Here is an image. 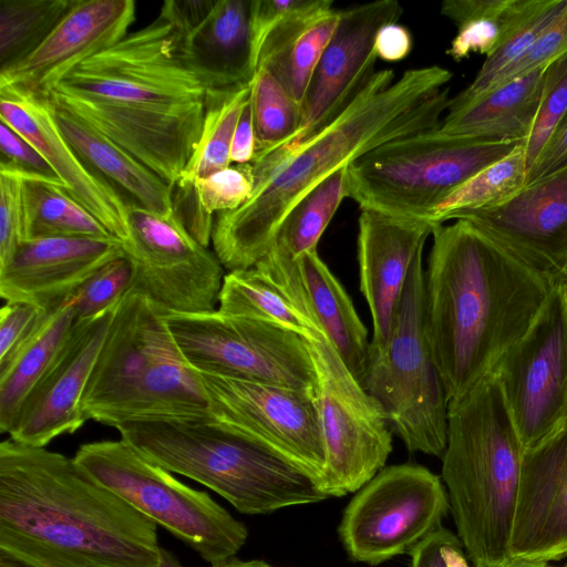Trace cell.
Wrapping results in <instances>:
<instances>
[{"mask_svg":"<svg viewBox=\"0 0 567 567\" xmlns=\"http://www.w3.org/2000/svg\"><path fill=\"white\" fill-rule=\"evenodd\" d=\"M453 74L440 65L374 71L328 125L250 164L255 187L239 208L215 215L214 252L228 271L255 267L271 249L290 209L343 166L393 140L440 127Z\"/></svg>","mask_w":567,"mask_h":567,"instance_id":"cell-1","label":"cell"},{"mask_svg":"<svg viewBox=\"0 0 567 567\" xmlns=\"http://www.w3.org/2000/svg\"><path fill=\"white\" fill-rule=\"evenodd\" d=\"M0 550L31 567H157V525L74 461L0 444Z\"/></svg>","mask_w":567,"mask_h":567,"instance_id":"cell-2","label":"cell"},{"mask_svg":"<svg viewBox=\"0 0 567 567\" xmlns=\"http://www.w3.org/2000/svg\"><path fill=\"white\" fill-rule=\"evenodd\" d=\"M425 271L426 329L449 401L491 373L555 282L464 219L439 224Z\"/></svg>","mask_w":567,"mask_h":567,"instance_id":"cell-3","label":"cell"},{"mask_svg":"<svg viewBox=\"0 0 567 567\" xmlns=\"http://www.w3.org/2000/svg\"><path fill=\"white\" fill-rule=\"evenodd\" d=\"M524 447L496 375L449 402L442 478L474 567L505 564Z\"/></svg>","mask_w":567,"mask_h":567,"instance_id":"cell-4","label":"cell"},{"mask_svg":"<svg viewBox=\"0 0 567 567\" xmlns=\"http://www.w3.org/2000/svg\"><path fill=\"white\" fill-rule=\"evenodd\" d=\"M130 290L117 305L82 399L87 420L124 423L209 417L210 404L165 319Z\"/></svg>","mask_w":567,"mask_h":567,"instance_id":"cell-5","label":"cell"},{"mask_svg":"<svg viewBox=\"0 0 567 567\" xmlns=\"http://www.w3.org/2000/svg\"><path fill=\"white\" fill-rule=\"evenodd\" d=\"M116 430L148 461L213 489L243 514L328 498L302 467L213 416L128 422Z\"/></svg>","mask_w":567,"mask_h":567,"instance_id":"cell-6","label":"cell"},{"mask_svg":"<svg viewBox=\"0 0 567 567\" xmlns=\"http://www.w3.org/2000/svg\"><path fill=\"white\" fill-rule=\"evenodd\" d=\"M523 143L447 135L437 128L393 140L348 164V197L360 209L429 220L446 196Z\"/></svg>","mask_w":567,"mask_h":567,"instance_id":"cell-7","label":"cell"},{"mask_svg":"<svg viewBox=\"0 0 567 567\" xmlns=\"http://www.w3.org/2000/svg\"><path fill=\"white\" fill-rule=\"evenodd\" d=\"M422 252L410 268L388 342L370 343L363 388L410 452L443 456L450 401L427 336Z\"/></svg>","mask_w":567,"mask_h":567,"instance_id":"cell-8","label":"cell"},{"mask_svg":"<svg viewBox=\"0 0 567 567\" xmlns=\"http://www.w3.org/2000/svg\"><path fill=\"white\" fill-rule=\"evenodd\" d=\"M75 463L212 566L235 557L248 530L207 492L194 489L124 440L82 444Z\"/></svg>","mask_w":567,"mask_h":567,"instance_id":"cell-9","label":"cell"},{"mask_svg":"<svg viewBox=\"0 0 567 567\" xmlns=\"http://www.w3.org/2000/svg\"><path fill=\"white\" fill-rule=\"evenodd\" d=\"M165 319L182 354L199 372L317 393L307 340L292 331L218 309Z\"/></svg>","mask_w":567,"mask_h":567,"instance_id":"cell-10","label":"cell"},{"mask_svg":"<svg viewBox=\"0 0 567 567\" xmlns=\"http://www.w3.org/2000/svg\"><path fill=\"white\" fill-rule=\"evenodd\" d=\"M52 90L152 106L204 103L207 94L182 58L179 32L161 13L79 63Z\"/></svg>","mask_w":567,"mask_h":567,"instance_id":"cell-11","label":"cell"},{"mask_svg":"<svg viewBox=\"0 0 567 567\" xmlns=\"http://www.w3.org/2000/svg\"><path fill=\"white\" fill-rule=\"evenodd\" d=\"M317 375V404L326 450L321 488L328 497L358 492L384 466L392 434L379 404L321 333L306 339Z\"/></svg>","mask_w":567,"mask_h":567,"instance_id":"cell-12","label":"cell"},{"mask_svg":"<svg viewBox=\"0 0 567 567\" xmlns=\"http://www.w3.org/2000/svg\"><path fill=\"white\" fill-rule=\"evenodd\" d=\"M449 508V495L437 475L421 465H393L358 491L338 530L352 560L377 566L409 554L442 526Z\"/></svg>","mask_w":567,"mask_h":567,"instance_id":"cell-13","label":"cell"},{"mask_svg":"<svg viewBox=\"0 0 567 567\" xmlns=\"http://www.w3.org/2000/svg\"><path fill=\"white\" fill-rule=\"evenodd\" d=\"M123 252L132 266V290L167 313L215 310L225 277L216 254L199 244L174 210L168 215L127 206Z\"/></svg>","mask_w":567,"mask_h":567,"instance_id":"cell-14","label":"cell"},{"mask_svg":"<svg viewBox=\"0 0 567 567\" xmlns=\"http://www.w3.org/2000/svg\"><path fill=\"white\" fill-rule=\"evenodd\" d=\"M524 450L567 423V285L557 282L528 331L492 371Z\"/></svg>","mask_w":567,"mask_h":567,"instance_id":"cell-15","label":"cell"},{"mask_svg":"<svg viewBox=\"0 0 567 567\" xmlns=\"http://www.w3.org/2000/svg\"><path fill=\"white\" fill-rule=\"evenodd\" d=\"M199 375L216 421L299 465L321 486L326 450L316 392L205 372Z\"/></svg>","mask_w":567,"mask_h":567,"instance_id":"cell-16","label":"cell"},{"mask_svg":"<svg viewBox=\"0 0 567 567\" xmlns=\"http://www.w3.org/2000/svg\"><path fill=\"white\" fill-rule=\"evenodd\" d=\"M51 103L73 113L174 187L200 137L204 103L123 104L50 91Z\"/></svg>","mask_w":567,"mask_h":567,"instance_id":"cell-17","label":"cell"},{"mask_svg":"<svg viewBox=\"0 0 567 567\" xmlns=\"http://www.w3.org/2000/svg\"><path fill=\"white\" fill-rule=\"evenodd\" d=\"M403 11L396 0L372 1L340 10L339 24L305 95L300 128L285 146L303 142L349 105L374 72V40L379 30L398 22Z\"/></svg>","mask_w":567,"mask_h":567,"instance_id":"cell-18","label":"cell"},{"mask_svg":"<svg viewBox=\"0 0 567 567\" xmlns=\"http://www.w3.org/2000/svg\"><path fill=\"white\" fill-rule=\"evenodd\" d=\"M454 219L470 221L524 264L559 282L567 268V165L497 206Z\"/></svg>","mask_w":567,"mask_h":567,"instance_id":"cell-19","label":"cell"},{"mask_svg":"<svg viewBox=\"0 0 567 567\" xmlns=\"http://www.w3.org/2000/svg\"><path fill=\"white\" fill-rule=\"evenodd\" d=\"M116 307L75 322L53 364L23 403L10 439L45 447L87 421L82 410L83 394Z\"/></svg>","mask_w":567,"mask_h":567,"instance_id":"cell-20","label":"cell"},{"mask_svg":"<svg viewBox=\"0 0 567 567\" xmlns=\"http://www.w3.org/2000/svg\"><path fill=\"white\" fill-rule=\"evenodd\" d=\"M508 554L547 563L567 557V423L524 450Z\"/></svg>","mask_w":567,"mask_h":567,"instance_id":"cell-21","label":"cell"},{"mask_svg":"<svg viewBox=\"0 0 567 567\" xmlns=\"http://www.w3.org/2000/svg\"><path fill=\"white\" fill-rule=\"evenodd\" d=\"M255 267L323 333L363 386L370 352L367 328L317 249L291 258L271 248Z\"/></svg>","mask_w":567,"mask_h":567,"instance_id":"cell-22","label":"cell"},{"mask_svg":"<svg viewBox=\"0 0 567 567\" xmlns=\"http://www.w3.org/2000/svg\"><path fill=\"white\" fill-rule=\"evenodd\" d=\"M135 14L133 0H74L33 52L0 70V84L48 94L79 63L125 37Z\"/></svg>","mask_w":567,"mask_h":567,"instance_id":"cell-23","label":"cell"},{"mask_svg":"<svg viewBox=\"0 0 567 567\" xmlns=\"http://www.w3.org/2000/svg\"><path fill=\"white\" fill-rule=\"evenodd\" d=\"M331 0H257L252 27L264 66L302 105L315 70L340 21ZM257 70V69H256Z\"/></svg>","mask_w":567,"mask_h":567,"instance_id":"cell-24","label":"cell"},{"mask_svg":"<svg viewBox=\"0 0 567 567\" xmlns=\"http://www.w3.org/2000/svg\"><path fill=\"white\" fill-rule=\"evenodd\" d=\"M0 121L30 141L43 155L66 192L115 238L128 235L127 206L81 161L56 126L45 96L0 84Z\"/></svg>","mask_w":567,"mask_h":567,"instance_id":"cell-25","label":"cell"},{"mask_svg":"<svg viewBox=\"0 0 567 567\" xmlns=\"http://www.w3.org/2000/svg\"><path fill=\"white\" fill-rule=\"evenodd\" d=\"M122 256L123 243L115 237L27 240L0 269V297L53 310L101 267Z\"/></svg>","mask_w":567,"mask_h":567,"instance_id":"cell-26","label":"cell"},{"mask_svg":"<svg viewBox=\"0 0 567 567\" xmlns=\"http://www.w3.org/2000/svg\"><path fill=\"white\" fill-rule=\"evenodd\" d=\"M434 226L424 219L361 209L360 290L372 317L371 346L383 347L388 342L410 268Z\"/></svg>","mask_w":567,"mask_h":567,"instance_id":"cell-27","label":"cell"},{"mask_svg":"<svg viewBox=\"0 0 567 567\" xmlns=\"http://www.w3.org/2000/svg\"><path fill=\"white\" fill-rule=\"evenodd\" d=\"M251 1L216 0L206 18L181 35L182 58L207 90L251 82L257 69Z\"/></svg>","mask_w":567,"mask_h":567,"instance_id":"cell-28","label":"cell"},{"mask_svg":"<svg viewBox=\"0 0 567 567\" xmlns=\"http://www.w3.org/2000/svg\"><path fill=\"white\" fill-rule=\"evenodd\" d=\"M48 102L58 128L81 161L115 190L126 206L135 205L161 215L173 212V186L90 124Z\"/></svg>","mask_w":567,"mask_h":567,"instance_id":"cell-29","label":"cell"},{"mask_svg":"<svg viewBox=\"0 0 567 567\" xmlns=\"http://www.w3.org/2000/svg\"><path fill=\"white\" fill-rule=\"evenodd\" d=\"M546 66L492 89L457 112L446 113L437 130L486 141L526 142L538 112Z\"/></svg>","mask_w":567,"mask_h":567,"instance_id":"cell-30","label":"cell"},{"mask_svg":"<svg viewBox=\"0 0 567 567\" xmlns=\"http://www.w3.org/2000/svg\"><path fill=\"white\" fill-rule=\"evenodd\" d=\"M76 322L71 299L53 309L39 330L0 368V430L10 433L30 393L53 364Z\"/></svg>","mask_w":567,"mask_h":567,"instance_id":"cell-31","label":"cell"},{"mask_svg":"<svg viewBox=\"0 0 567 567\" xmlns=\"http://www.w3.org/2000/svg\"><path fill=\"white\" fill-rule=\"evenodd\" d=\"M254 187L252 165L231 164L190 182L179 179L173 187V210L187 231L208 247L215 215L239 208L251 197Z\"/></svg>","mask_w":567,"mask_h":567,"instance_id":"cell-32","label":"cell"},{"mask_svg":"<svg viewBox=\"0 0 567 567\" xmlns=\"http://www.w3.org/2000/svg\"><path fill=\"white\" fill-rule=\"evenodd\" d=\"M539 0H445L441 13L457 25L446 54L491 55L536 10Z\"/></svg>","mask_w":567,"mask_h":567,"instance_id":"cell-33","label":"cell"},{"mask_svg":"<svg viewBox=\"0 0 567 567\" xmlns=\"http://www.w3.org/2000/svg\"><path fill=\"white\" fill-rule=\"evenodd\" d=\"M223 313L271 323L305 339L322 332L298 309L293 301L256 267L228 271L218 297Z\"/></svg>","mask_w":567,"mask_h":567,"instance_id":"cell-34","label":"cell"},{"mask_svg":"<svg viewBox=\"0 0 567 567\" xmlns=\"http://www.w3.org/2000/svg\"><path fill=\"white\" fill-rule=\"evenodd\" d=\"M23 196L27 240L114 237L59 181L24 176Z\"/></svg>","mask_w":567,"mask_h":567,"instance_id":"cell-35","label":"cell"},{"mask_svg":"<svg viewBox=\"0 0 567 567\" xmlns=\"http://www.w3.org/2000/svg\"><path fill=\"white\" fill-rule=\"evenodd\" d=\"M250 83L207 90L200 137L179 179L190 182L231 165V142L250 99Z\"/></svg>","mask_w":567,"mask_h":567,"instance_id":"cell-36","label":"cell"},{"mask_svg":"<svg viewBox=\"0 0 567 567\" xmlns=\"http://www.w3.org/2000/svg\"><path fill=\"white\" fill-rule=\"evenodd\" d=\"M348 165L302 197L284 218L271 248L291 258L317 249L341 202L348 197Z\"/></svg>","mask_w":567,"mask_h":567,"instance_id":"cell-37","label":"cell"},{"mask_svg":"<svg viewBox=\"0 0 567 567\" xmlns=\"http://www.w3.org/2000/svg\"><path fill=\"white\" fill-rule=\"evenodd\" d=\"M527 165L524 143L501 161L485 167L446 196L432 212L434 225L454 219L463 213L497 206L517 194L525 185Z\"/></svg>","mask_w":567,"mask_h":567,"instance_id":"cell-38","label":"cell"},{"mask_svg":"<svg viewBox=\"0 0 567 567\" xmlns=\"http://www.w3.org/2000/svg\"><path fill=\"white\" fill-rule=\"evenodd\" d=\"M74 0H0V70L33 52Z\"/></svg>","mask_w":567,"mask_h":567,"instance_id":"cell-39","label":"cell"},{"mask_svg":"<svg viewBox=\"0 0 567 567\" xmlns=\"http://www.w3.org/2000/svg\"><path fill=\"white\" fill-rule=\"evenodd\" d=\"M250 106L256 134L254 159L279 150L297 135L302 105L264 66L257 68L251 80Z\"/></svg>","mask_w":567,"mask_h":567,"instance_id":"cell-40","label":"cell"},{"mask_svg":"<svg viewBox=\"0 0 567 567\" xmlns=\"http://www.w3.org/2000/svg\"><path fill=\"white\" fill-rule=\"evenodd\" d=\"M567 0H539L530 17L486 56L472 83L451 97L447 113L464 109L488 92L499 76L528 52L543 31L560 14Z\"/></svg>","mask_w":567,"mask_h":567,"instance_id":"cell-41","label":"cell"},{"mask_svg":"<svg viewBox=\"0 0 567 567\" xmlns=\"http://www.w3.org/2000/svg\"><path fill=\"white\" fill-rule=\"evenodd\" d=\"M567 113V53L545 69L543 93L532 132L524 143L527 173Z\"/></svg>","mask_w":567,"mask_h":567,"instance_id":"cell-42","label":"cell"},{"mask_svg":"<svg viewBox=\"0 0 567 567\" xmlns=\"http://www.w3.org/2000/svg\"><path fill=\"white\" fill-rule=\"evenodd\" d=\"M133 285V270L124 256L95 271L71 297L76 321L93 318L117 306Z\"/></svg>","mask_w":567,"mask_h":567,"instance_id":"cell-43","label":"cell"},{"mask_svg":"<svg viewBox=\"0 0 567 567\" xmlns=\"http://www.w3.org/2000/svg\"><path fill=\"white\" fill-rule=\"evenodd\" d=\"M23 184L22 173L0 165V269L27 241Z\"/></svg>","mask_w":567,"mask_h":567,"instance_id":"cell-44","label":"cell"},{"mask_svg":"<svg viewBox=\"0 0 567 567\" xmlns=\"http://www.w3.org/2000/svg\"><path fill=\"white\" fill-rule=\"evenodd\" d=\"M52 310L28 302H6L0 310V368L39 330Z\"/></svg>","mask_w":567,"mask_h":567,"instance_id":"cell-45","label":"cell"},{"mask_svg":"<svg viewBox=\"0 0 567 567\" xmlns=\"http://www.w3.org/2000/svg\"><path fill=\"white\" fill-rule=\"evenodd\" d=\"M566 53L567 2L560 14L543 31L528 52L501 75L492 89L536 69L546 66Z\"/></svg>","mask_w":567,"mask_h":567,"instance_id":"cell-46","label":"cell"},{"mask_svg":"<svg viewBox=\"0 0 567 567\" xmlns=\"http://www.w3.org/2000/svg\"><path fill=\"white\" fill-rule=\"evenodd\" d=\"M0 165L12 167L24 176L59 181L49 163L35 146L1 121Z\"/></svg>","mask_w":567,"mask_h":567,"instance_id":"cell-47","label":"cell"},{"mask_svg":"<svg viewBox=\"0 0 567 567\" xmlns=\"http://www.w3.org/2000/svg\"><path fill=\"white\" fill-rule=\"evenodd\" d=\"M409 555L411 567H472L460 537L443 526L425 536Z\"/></svg>","mask_w":567,"mask_h":567,"instance_id":"cell-48","label":"cell"},{"mask_svg":"<svg viewBox=\"0 0 567 567\" xmlns=\"http://www.w3.org/2000/svg\"><path fill=\"white\" fill-rule=\"evenodd\" d=\"M567 165V113L527 173L526 185Z\"/></svg>","mask_w":567,"mask_h":567,"instance_id":"cell-49","label":"cell"},{"mask_svg":"<svg viewBox=\"0 0 567 567\" xmlns=\"http://www.w3.org/2000/svg\"><path fill=\"white\" fill-rule=\"evenodd\" d=\"M216 0H167L159 13L167 18L181 35L196 28L209 13Z\"/></svg>","mask_w":567,"mask_h":567,"instance_id":"cell-50","label":"cell"},{"mask_svg":"<svg viewBox=\"0 0 567 567\" xmlns=\"http://www.w3.org/2000/svg\"><path fill=\"white\" fill-rule=\"evenodd\" d=\"M412 50L410 31L398 22L382 27L374 40L377 58L386 62H398L405 59Z\"/></svg>","mask_w":567,"mask_h":567,"instance_id":"cell-51","label":"cell"},{"mask_svg":"<svg viewBox=\"0 0 567 567\" xmlns=\"http://www.w3.org/2000/svg\"><path fill=\"white\" fill-rule=\"evenodd\" d=\"M255 154L256 134L249 99L235 130L230 148V162L231 164H249L254 161Z\"/></svg>","mask_w":567,"mask_h":567,"instance_id":"cell-52","label":"cell"},{"mask_svg":"<svg viewBox=\"0 0 567 567\" xmlns=\"http://www.w3.org/2000/svg\"><path fill=\"white\" fill-rule=\"evenodd\" d=\"M213 567H272L262 560H239L235 557L220 561Z\"/></svg>","mask_w":567,"mask_h":567,"instance_id":"cell-53","label":"cell"},{"mask_svg":"<svg viewBox=\"0 0 567 567\" xmlns=\"http://www.w3.org/2000/svg\"><path fill=\"white\" fill-rule=\"evenodd\" d=\"M489 567H555L547 561L509 558L505 564Z\"/></svg>","mask_w":567,"mask_h":567,"instance_id":"cell-54","label":"cell"},{"mask_svg":"<svg viewBox=\"0 0 567 567\" xmlns=\"http://www.w3.org/2000/svg\"><path fill=\"white\" fill-rule=\"evenodd\" d=\"M157 567H183V565L171 550L161 547L159 564Z\"/></svg>","mask_w":567,"mask_h":567,"instance_id":"cell-55","label":"cell"},{"mask_svg":"<svg viewBox=\"0 0 567 567\" xmlns=\"http://www.w3.org/2000/svg\"><path fill=\"white\" fill-rule=\"evenodd\" d=\"M0 567H31V566L14 558L13 556L0 550Z\"/></svg>","mask_w":567,"mask_h":567,"instance_id":"cell-56","label":"cell"},{"mask_svg":"<svg viewBox=\"0 0 567 567\" xmlns=\"http://www.w3.org/2000/svg\"><path fill=\"white\" fill-rule=\"evenodd\" d=\"M560 282H564V284H566V285H567V268H566V270H565V272H564V276H563V278H561V281H560Z\"/></svg>","mask_w":567,"mask_h":567,"instance_id":"cell-57","label":"cell"},{"mask_svg":"<svg viewBox=\"0 0 567 567\" xmlns=\"http://www.w3.org/2000/svg\"><path fill=\"white\" fill-rule=\"evenodd\" d=\"M563 567H567V563H566V564H565V566H563Z\"/></svg>","mask_w":567,"mask_h":567,"instance_id":"cell-58","label":"cell"}]
</instances>
